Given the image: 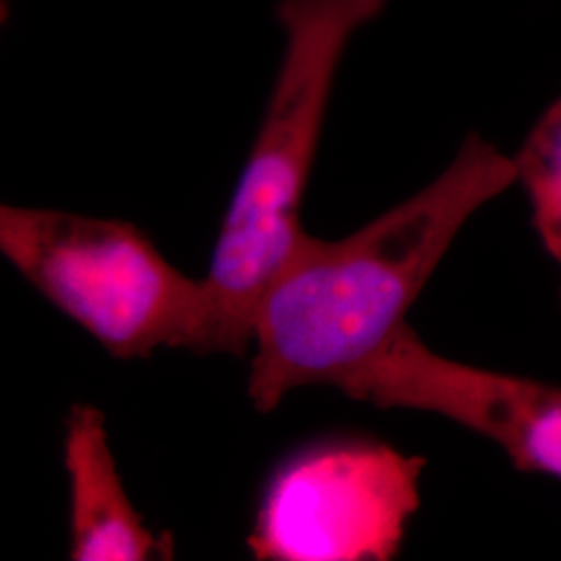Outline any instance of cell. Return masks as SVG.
I'll return each instance as SVG.
<instances>
[{"label": "cell", "mask_w": 561, "mask_h": 561, "mask_svg": "<svg viewBox=\"0 0 561 561\" xmlns=\"http://www.w3.org/2000/svg\"><path fill=\"white\" fill-rule=\"evenodd\" d=\"M514 164L533 204V225L561 271V96L530 129Z\"/></svg>", "instance_id": "obj_7"}, {"label": "cell", "mask_w": 561, "mask_h": 561, "mask_svg": "<svg viewBox=\"0 0 561 561\" xmlns=\"http://www.w3.org/2000/svg\"><path fill=\"white\" fill-rule=\"evenodd\" d=\"M389 0H279L283 55L204 277L208 354L243 356L262 294L306 240L301 204L341 62Z\"/></svg>", "instance_id": "obj_2"}, {"label": "cell", "mask_w": 561, "mask_h": 561, "mask_svg": "<svg viewBox=\"0 0 561 561\" xmlns=\"http://www.w3.org/2000/svg\"><path fill=\"white\" fill-rule=\"evenodd\" d=\"M424 458L373 439L310 443L271 472L248 537L261 561H387L421 505Z\"/></svg>", "instance_id": "obj_4"}, {"label": "cell", "mask_w": 561, "mask_h": 561, "mask_svg": "<svg viewBox=\"0 0 561 561\" xmlns=\"http://www.w3.org/2000/svg\"><path fill=\"white\" fill-rule=\"evenodd\" d=\"M514 183V159L468 136L437 180L352 236L308 233L254 312V408L271 412L301 387L340 389L408 322L463 225Z\"/></svg>", "instance_id": "obj_1"}, {"label": "cell", "mask_w": 561, "mask_h": 561, "mask_svg": "<svg viewBox=\"0 0 561 561\" xmlns=\"http://www.w3.org/2000/svg\"><path fill=\"white\" fill-rule=\"evenodd\" d=\"M0 252L44 300L119 360L208 354V300L134 222L0 206Z\"/></svg>", "instance_id": "obj_3"}, {"label": "cell", "mask_w": 561, "mask_h": 561, "mask_svg": "<svg viewBox=\"0 0 561 561\" xmlns=\"http://www.w3.org/2000/svg\"><path fill=\"white\" fill-rule=\"evenodd\" d=\"M69 477V558L73 561L171 560L173 539L146 528L121 479L104 414L78 403L65 421Z\"/></svg>", "instance_id": "obj_6"}, {"label": "cell", "mask_w": 561, "mask_h": 561, "mask_svg": "<svg viewBox=\"0 0 561 561\" xmlns=\"http://www.w3.org/2000/svg\"><path fill=\"white\" fill-rule=\"evenodd\" d=\"M340 391L381 410L437 414L500 445L524 472L561 479V387L449 360L410 322Z\"/></svg>", "instance_id": "obj_5"}]
</instances>
